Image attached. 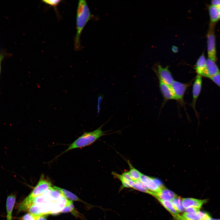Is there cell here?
I'll return each mask as SVG.
<instances>
[{
	"label": "cell",
	"instance_id": "cell-1",
	"mask_svg": "<svg viewBox=\"0 0 220 220\" xmlns=\"http://www.w3.org/2000/svg\"><path fill=\"white\" fill-rule=\"evenodd\" d=\"M76 15V33L74 39V48L76 50H78L81 48L80 37L82 31L92 16L86 0L79 1Z\"/></svg>",
	"mask_w": 220,
	"mask_h": 220
},
{
	"label": "cell",
	"instance_id": "cell-2",
	"mask_svg": "<svg viewBox=\"0 0 220 220\" xmlns=\"http://www.w3.org/2000/svg\"><path fill=\"white\" fill-rule=\"evenodd\" d=\"M101 126L97 129L91 132H85L72 143L62 154L70 150L81 148L90 145L101 137L105 134L102 131Z\"/></svg>",
	"mask_w": 220,
	"mask_h": 220
},
{
	"label": "cell",
	"instance_id": "cell-3",
	"mask_svg": "<svg viewBox=\"0 0 220 220\" xmlns=\"http://www.w3.org/2000/svg\"><path fill=\"white\" fill-rule=\"evenodd\" d=\"M215 24H210L207 34V47L208 58L215 61L217 60Z\"/></svg>",
	"mask_w": 220,
	"mask_h": 220
},
{
	"label": "cell",
	"instance_id": "cell-4",
	"mask_svg": "<svg viewBox=\"0 0 220 220\" xmlns=\"http://www.w3.org/2000/svg\"><path fill=\"white\" fill-rule=\"evenodd\" d=\"M51 182L42 175L36 186L28 196L32 198L40 196L49 189L52 187Z\"/></svg>",
	"mask_w": 220,
	"mask_h": 220
},
{
	"label": "cell",
	"instance_id": "cell-5",
	"mask_svg": "<svg viewBox=\"0 0 220 220\" xmlns=\"http://www.w3.org/2000/svg\"><path fill=\"white\" fill-rule=\"evenodd\" d=\"M189 84L174 80L170 85L175 100L181 104L184 102V97Z\"/></svg>",
	"mask_w": 220,
	"mask_h": 220
},
{
	"label": "cell",
	"instance_id": "cell-6",
	"mask_svg": "<svg viewBox=\"0 0 220 220\" xmlns=\"http://www.w3.org/2000/svg\"><path fill=\"white\" fill-rule=\"evenodd\" d=\"M155 71L160 81L169 85L174 81L173 77L168 66L163 67L158 64Z\"/></svg>",
	"mask_w": 220,
	"mask_h": 220
},
{
	"label": "cell",
	"instance_id": "cell-7",
	"mask_svg": "<svg viewBox=\"0 0 220 220\" xmlns=\"http://www.w3.org/2000/svg\"><path fill=\"white\" fill-rule=\"evenodd\" d=\"M202 76L197 75L194 80L192 87V101L191 106L196 114V101L200 93L202 86Z\"/></svg>",
	"mask_w": 220,
	"mask_h": 220
},
{
	"label": "cell",
	"instance_id": "cell-8",
	"mask_svg": "<svg viewBox=\"0 0 220 220\" xmlns=\"http://www.w3.org/2000/svg\"><path fill=\"white\" fill-rule=\"evenodd\" d=\"M140 181L148 190L150 191L157 193L162 189L156 184L154 178L142 174L141 175Z\"/></svg>",
	"mask_w": 220,
	"mask_h": 220
},
{
	"label": "cell",
	"instance_id": "cell-9",
	"mask_svg": "<svg viewBox=\"0 0 220 220\" xmlns=\"http://www.w3.org/2000/svg\"><path fill=\"white\" fill-rule=\"evenodd\" d=\"M182 200L185 209L193 207L200 209L202 206L207 202L206 199L199 200L193 198H182Z\"/></svg>",
	"mask_w": 220,
	"mask_h": 220
},
{
	"label": "cell",
	"instance_id": "cell-10",
	"mask_svg": "<svg viewBox=\"0 0 220 220\" xmlns=\"http://www.w3.org/2000/svg\"><path fill=\"white\" fill-rule=\"evenodd\" d=\"M210 217L208 213L200 211L196 214L185 212L181 215L179 220H207Z\"/></svg>",
	"mask_w": 220,
	"mask_h": 220
},
{
	"label": "cell",
	"instance_id": "cell-11",
	"mask_svg": "<svg viewBox=\"0 0 220 220\" xmlns=\"http://www.w3.org/2000/svg\"><path fill=\"white\" fill-rule=\"evenodd\" d=\"M215 61L208 58L206 62V76L210 77L220 72Z\"/></svg>",
	"mask_w": 220,
	"mask_h": 220
},
{
	"label": "cell",
	"instance_id": "cell-12",
	"mask_svg": "<svg viewBox=\"0 0 220 220\" xmlns=\"http://www.w3.org/2000/svg\"><path fill=\"white\" fill-rule=\"evenodd\" d=\"M206 60L204 53L198 59L195 67L197 75L206 77Z\"/></svg>",
	"mask_w": 220,
	"mask_h": 220
},
{
	"label": "cell",
	"instance_id": "cell-13",
	"mask_svg": "<svg viewBox=\"0 0 220 220\" xmlns=\"http://www.w3.org/2000/svg\"><path fill=\"white\" fill-rule=\"evenodd\" d=\"M152 195L156 198H159L163 200L171 201L177 197L176 194L172 191L164 188L158 193L153 192Z\"/></svg>",
	"mask_w": 220,
	"mask_h": 220
},
{
	"label": "cell",
	"instance_id": "cell-14",
	"mask_svg": "<svg viewBox=\"0 0 220 220\" xmlns=\"http://www.w3.org/2000/svg\"><path fill=\"white\" fill-rule=\"evenodd\" d=\"M159 87L165 100H175L170 85L159 81Z\"/></svg>",
	"mask_w": 220,
	"mask_h": 220
},
{
	"label": "cell",
	"instance_id": "cell-15",
	"mask_svg": "<svg viewBox=\"0 0 220 220\" xmlns=\"http://www.w3.org/2000/svg\"><path fill=\"white\" fill-rule=\"evenodd\" d=\"M210 24H215L220 20V9L218 7L210 5L208 7Z\"/></svg>",
	"mask_w": 220,
	"mask_h": 220
},
{
	"label": "cell",
	"instance_id": "cell-16",
	"mask_svg": "<svg viewBox=\"0 0 220 220\" xmlns=\"http://www.w3.org/2000/svg\"><path fill=\"white\" fill-rule=\"evenodd\" d=\"M16 200V196L13 194L10 195L7 197L6 203L7 220H12L13 211Z\"/></svg>",
	"mask_w": 220,
	"mask_h": 220
},
{
	"label": "cell",
	"instance_id": "cell-17",
	"mask_svg": "<svg viewBox=\"0 0 220 220\" xmlns=\"http://www.w3.org/2000/svg\"><path fill=\"white\" fill-rule=\"evenodd\" d=\"M53 187L54 189L57 190L61 192L63 196L66 198H67L69 199V200H71V201L72 200L82 202L86 204H87L88 207H93V206L89 204H88L84 202L83 200H82L78 196H77L76 195L72 192H70L64 189L61 188L56 186H53Z\"/></svg>",
	"mask_w": 220,
	"mask_h": 220
},
{
	"label": "cell",
	"instance_id": "cell-18",
	"mask_svg": "<svg viewBox=\"0 0 220 220\" xmlns=\"http://www.w3.org/2000/svg\"><path fill=\"white\" fill-rule=\"evenodd\" d=\"M127 163L130 167L129 172L131 179L135 182L139 181L142 173L134 168L129 161H127Z\"/></svg>",
	"mask_w": 220,
	"mask_h": 220
},
{
	"label": "cell",
	"instance_id": "cell-19",
	"mask_svg": "<svg viewBox=\"0 0 220 220\" xmlns=\"http://www.w3.org/2000/svg\"><path fill=\"white\" fill-rule=\"evenodd\" d=\"M157 199L173 216L178 214V213L175 209L170 201L163 200L159 198Z\"/></svg>",
	"mask_w": 220,
	"mask_h": 220
},
{
	"label": "cell",
	"instance_id": "cell-20",
	"mask_svg": "<svg viewBox=\"0 0 220 220\" xmlns=\"http://www.w3.org/2000/svg\"><path fill=\"white\" fill-rule=\"evenodd\" d=\"M170 202L178 213L183 212L185 211V209L183 206L181 198L177 196L173 199Z\"/></svg>",
	"mask_w": 220,
	"mask_h": 220
},
{
	"label": "cell",
	"instance_id": "cell-21",
	"mask_svg": "<svg viewBox=\"0 0 220 220\" xmlns=\"http://www.w3.org/2000/svg\"><path fill=\"white\" fill-rule=\"evenodd\" d=\"M38 217L32 214L28 213L20 217L19 219L20 220H37Z\"/></svg>",
	"mask_w": 220,
	"mask_h": 220
},
{
	"label": "cell",
	"instance_id": "cell-22",
	"mask_svg": "<svg viewBox=\"0 0 220 220\" xmlns=\"http://www.w3.org/2000/svg\"><path fill=\"white\" fill-rule=\"evenodd\" d=\"M61 1L59 0H43L42 2L47 5L55 7Z\"/></svg>",
	"mask_w": 220,
	"mask_h": 220
},
{
	"label": "cell",
	"instance_id": "cell-23",
	"mask_svg": "<svg viewBox=\"0 0 220 220\" xmlns=\"http://www.w3.org/2000/svg\"><path fill=\"white\" fill-rule=\"evenodd\" d=\"M209 78L220 87V72L210 77Z\"/></svg>",
	"mask_w": 220,
	"mask_h": 220
},
{
	"label": "cell",
	"instance_id": "cell-24",
	"mask_svg": "<svg viewBox=\"0 0 220 220\" xmlns=\"http://www.w3.org/2000/svg\"><path fill=\"white\" fill-rule=\"evenodd\" d=\"M185 212L192 214H196L200 211V209L193 207H190L185 209Z\"/></svg>",
	"mask_w": 220,
	"mask_h": 220
},
{
	"label": "cell",
	"instance_id": "cell-25",
	"mask_svg": "<svg viewBox=\"0 0 220 220\" xmlns=\"http://www.w3.org/2000/svg\"><path fill=\"white\" fill-rule=\"evenodd\" d=\"M211 5L218 7L220 9V0H212L211 1Z\"/></svg>",
	"mask_w": 220,
	"mask_h": 220
},
{
	"label": "cell",
	"instance_id": "cell-26",
	"mask_svg": "<svg viewBox=\"0 0 220 220\" xmlns=\"http://www.w3.org/2000/svg\"><path fill=\"white\" fill-rule=\"evenodd\" d=\"M47 215H43L38 217L37 220H47L46 219Z\"/></svg>",
	"mask_w": 220,
	"mask_h": 220
},
{
	"label": "cell",
	"instance_id": "cell-27",
	"mask_svg": "<svg viewBox=\"0 0 220 220\" xmlns=\"http://www.w3.org/2000/svg\"><path fill=\"white\" fill-rule=\"evenodd\" d=\"M172 50L174 53H176L178 51V48L175 46H173L172 47Z\"/></svg>",
	"mask_w": 220,
	"mask_h": 220
},
{
	"label": "cell",
	"instance_id": "cell-28",
	"mask_svg": "<svg viewBox=\"0 0 220 220\" xmlns=\"http://www.w3.org/2000/svg\"><path fill=\"white\" fill-rule=\"evenodd\" d=\"M207 220H220V219H215L211 217L210 218Z\"/></svg>",
	"mask_w": 220,
	"mask_h": 220
},
{
	"label": "cell",
	"instance_id": "cell-29",
	"mask_svg": "<svg viewBox=\"0 0 220 220\" xmlns=\"http://www.w3.org/2000/svg\"><path fill=\"white\" fill-rule=\"evenodd\" d=\"M1 57H0V62H1Z\"/></svg>",
	"mask_w": 220,
	"mask_h": 220
}]
</instances>
